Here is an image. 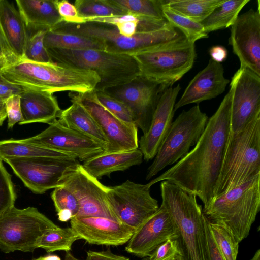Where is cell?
I'll return each mask as SVG.
<instances>
[{
  "mask_svg": "<svg viewBox=\"0 0 260 260\" xmlns=\"http://www.w3.org/2000/svg\"><path fill=\"white\" fill-rule=\"evenodd\" d=\"M231 97L230 88L216 111L208 119L194 147L174 166L146 184L148 187L167 181L199 197L204 207L212 201L230 131Z\"/></svg>",
  "mask_w": 260,
  "mask_h": 260,
  "instance_id": "6da1fadb",
  "label": "cell"
},
{
  "mask_svg": "<svg viewBox=\"0 0 260 260\" xmlns=\"http://www.w3.org/2000/svg\"><path fill=\"white\" fill-rule=\"evenodd\" d=\"M9 82L23 87L52 93L70 91L85 93L94 90L101 79L93 71L59 63H40L21 59L0 68Z\"/></svg>",
  "mask_w": 260,
  "mask_h": 260,
  "instance_id": "7a4b0ae2",
  "label": "cell"
},
{
  "mask_svg": "<svg viewBox=\"0 0 260 260\" xmlns=\"http://www.w3.org/2000/svg\"><path fill=\"white\" fill-rule=\"evenodd\" d=\"M161 205L172 222L183 260H210L203 209L197 197L167 181L161 182Z\"/></svg>",
  "mask_w": 260,
  "mask_h": 260,
  "instance_id": "3957f363",
  "label": "cell"
},
{
  "mask_svg": "<svg viewBox=\"0 0 260 260\" xmlns=\"http://www.w3.org/2000/svg\"><path fill=\"white\" fill-rule=\"evenodd\" d=\"M259 174L260 113L239 131H229L214 199Z\"/></svg>",
  "mask_w": 260,
  "mask_h": 260,
  "instance_id": "277c9868",
  "label": "cell"
},
{
  "mask_svg": "<svg viewBox=\"0 0 260 260\" xmlns=\"http://www.w3.org/2000/svg\"><path fill=\"white\" fill-rule=\"evenodd\" d=\"M260 208V174L214 198L203 213L210 222L225 226L241 242L246 238Z\"/></svg>",
  "mask_w": 260,
  "mask_h": 260,
  "instance_id": "5b68a950",
  "label": "cell"
},
{
  "mask_svg": "<svg viewBox=\"0 0 260 260\" xmlns=\"http://www.w3.org/2000/svg\"><path fill=\"white\" fill-rule=\"evenodd\" d=\"M52 62L94 71L101 81L95 90L127 83L140 76L138 63L131 55L114 53L104 50L47 49Z\"/></svg>",
  "mask_w": 260,
  "mask_h": 260,
  "instance_id": "8992f818",
  "label": "cell"
},
{
  "mask_svg": "<svg viewBox=\"0 0 260 260\" xmlns=\"http://www.w3.org/2000/svg\"><path fill=\"white\" fill-rule=\"evenodd\" d=\"M54 28L63 32L98 38L104 43L105 51L131 55L186 38L179 29L172 25L152 31L137 32L132 37L121 35L114 25L94 22L81 24L62 22Z\"/></svg>",
  "mask_w": 260,
  "mask_h": 260,
  "instance_id": "52a82bcc",
  "label": "cell"
},
{
  "mask_svg": "<svg viewBox=\"0 0 260 260\" xmlns=\"http://www.w3.org/2000/svg\"><path fill=\"white\" fill-rule=\"evenodd\" d=\"M132 55L138 63L140 76L166 89L192 68L196 57L195 43L185 38Z\"/></svg>",
  "mask_w": 260,
  "mask_h": 260,
  "instance_id": "ba28073f",
  "label": "cell"
},
{
  "mask_svg": "<svg viewBox=\"0 0 260 260\" xmlns=\"http://www.w3.org/2000/svg\"><path fill=\"white\" fill-rule=\"evenodd\" d=\"M208 119L198 105L187 111H183L172 122L153 162L148 167L146 180L183 158L190 148L198 142Z\"/></svg>",
  "mask_w": 260,
  "mask_h": 260,
  "instance_id": "9c48e42d",
  "label": "cell"
},
{
  "mask_svg": "<svg viewBox=\"0 0 260 260\" xmlns=\"http://www.w3.org/2000/svg\"><path fill=\"white\" fill-rule=\"evenodd\" d=\"M57 226L34 207H11L0 215V250L33 252L39 238L48 230Z\"/></svg>",
  "mask_w": 260,
  "mask_h": 260,
  "instance_id": "30bf717a",
  "label": "cell"
},
{
  "mask_svg": "<svg viewBox=\"0 0 260 260\" xmlns=\"http://www.w3.org/2000/svg\"><path fill=\"white\" fill-rule=\"evenodd\" d=\"M150 189L147 184L130 180L108 186V201L116 220L135 232L154 214L159 207Z\"/></svg>",
  "mask_w": 260,
  "mask_h": 260,
  "instance_id": "8fae6325",
  "label": "cell"
},
{
  "mask_svg": "<svg viewBox=\"0 0 260 260\" xmlns=\"http://www.w3.org/2000/svg\"><path fill=\"white\" fill-rule=\"evenodd\" d=\"M3 160L27 188L39 194L61 186L66 175L79 163L77 160L46 157L7 158Z\"/></svg>",
  "mask_w": 260,
  "mask_h": 260,
  "instance_id": "7c38bea8",
  "label": "cell"
},
{
  "mask_svg": "<svg viewBox=\"0 0 260 260\" xmlns=\"http://www.w3.org/2000/svg\"><path fill=\"white\" fill-rule=\"evenodd\" d=\"M69 96L87 110L104 134L108 145L104 153L126 151L139 148L137 126L126 123L111 113L98 102L94 90L85 93H70Z\"/></svg>",
  "mask_w": 260,
  "mask_h": 260,
  "instance_id": "4fadbf2b",
  "label": "cell"
},
{
  "mask_svg": "<svg viewBox=\"0 0 260 260\" xmlns=\"http://www.w3.org/2000/svg\"><path fill=\"white\" fill-rule=\"evenodd\" d=\"M62 186L70 190L78 200L77 216L102 217L117 221L108 201V186L88 173L82 165L78 163L72 168Z\"/></svg>",
  "mask_w": 260,
  "mask_h": 260,
  "instance_id": "5bb4252c",
  "label": "cell"
},
{
  "mask_svg": "<svg viewBox=\"0 0 260 260\" xmlns=\"http://www.w3.org/2000/svg\"><path fill=\"white\" fill-rule=\"evenodd\" d=\"M21 140L25 142L67 153L84 162L105 151V147L102 145L67 127L57 119L37 135Z\"/></svg>",
  "mask_w": 260,
  "mask_h": 260,
  "instance_id": "9a60e30c",
  "label": "cell"
},
{
  "mask_svg": "<svg viewBox=\"0 0 260 260\" xmlns=\"http://www.w3.org/2000/svg\"><path fill=\"white\" fill-rule=\"evenodd\" d=\"M232 97L230 131L236 132L260 113V76L240 68L230 82Z\"/></svg>",
  "mask_w": 260,
  "mask_h": 260,
  "instance_id": "2e32d148",
  "label": "cell"
},
{
  "mask_svg": "<svg viewBox=\"0 0 260 260\" xmlns=\"http://www.w3.org/2000/svg\"><path fill=\"white\" fill-rule=\"evenodd\" d=\"M165 90L160 85L139 76L127 83L103 91L131 108L138 128L144 134L150 127L159 98Z\"/></svg>",
  "mask_w": 260,
  "mask_h": 260,
  "instance_id": "e0dca14e",
  "label": "cell"
},
{
  "mask_svg": "<svg viewBox=\"0 0 260 260\" xmlns=\"http://www.w3.org/2000/svg\"><path fill=\"white\" fill-rule=\"evenodd\" d=\"M229 39L240 67L260 76V11L250 9L239 15L231 26Z\"/></svg>",
  "mask_w": 260,
  "mask_h": 260,
  "instance_id": "ac0fdd59",
  "label": "cell"
},
{
  "mask_svg": "<svg viewBox=\"0 0 260 260\" xmlns=\"http://www.w3.org/2000/svg\"><path fill=\"white\" fill-rule=\"evenodd\" d=\"M71 228L79 239L91 244L117 246L127 243L134 231L115 220L102 217L76 216Z\"/></svg>",
  "mask_w": 260,
  "mask_h": 260,
  "instance_id": "d6986e66",
  "label": "cell"
},
{
  "mask_svg": "<svg viewBox=\"0 0 260 260\" xmlns=\"http://www.w3.org/2000/svg\"><path fill=\"white\" fill-rule=\"evenodd\" d=\"M172 220L161 204L157 211L133 233L125 251L140 258L149 257L160 244L169 239H175Z\"/></svg>",
  "mask_w": 260,
  "mask_h": 260,
  "instance_id": "ffe728a7",
  "label": "cell"
},
{
  "mask_svg": "<svg viewBox=\"0 0 260 260\" xmlns=\"http://www.w3.org/2000/svg\"><path fill=\"white\" fill-rule=\"evenodd\" d=\"M181 89L180 84L166 89L161 94L148 131L140 138L138 148L143 159L148 161L154 158L173 122L174 106Z\"/></svg>",
  "mask_w": 260,
  "mask_h": 260,
  "instance_id": "44dd1931",
  "label": "cell"
},
{
  "mask_svg": "<svg viewBox=\"0 0 260 260\" xmlns=\"http://www.w3.org/2000/svg\"><path fill=\"white\" fill-rule=\"evenodd\" d=\"M229 82L224 76L221 63L210 59L206 67L190 81L175 104V111L186 105L199 104L217 97L225 91Z\"/></svg>",
  "mask_w": 260,
  "mask_h": 260,
  "instance_id": "7402d4cb",
  "label": "cell"
},
{
  "mask_svg": "<svg viewBox=\"0 0 260 260\" xmlns=\"http://www.w3.org/2000/svg\"><path fill=\"white\" fill-rule=\"evenodd\" d=\"M19 95L23 118L20 125L35 122L50 124L58 119L61 110L53 93L23 87Z\"/></svg>",
  "mask_w": 260,
  "mask_h": 260,
  "instance_id": "603a6c76",
  "label": "cell"
},
{
  "mask_svg": "<svg viewBox=\"0 0 260 260\" xmlns=\"http://www.w3.org/2000/svg\"><path fill=\"white\" fill-rule=\"evenodd\" d=\"M0 30L18 61L24 58L27 30L18 10L7 0H0Z\"/></svg>",
  "mask_w": 260,
  "mask_h": 260,
  "instance_id": "cb8c5ba5",
  "label": "cell"
},
{
  "mask_svg": "<svg viewBox=\"0 0 260 260\" xmlns=\"http://www.w3.org/2000/svg\"><path fill=\"white\" fill-rule=\"evenodd\" d=\"M27 29L53 28L63 22L55 0H16Z\"/></svg>",
  "mask_w": 260,
  "mask_h": 260,
  "instance_id": "d4e9b609",
  "label": "cell"
},
{
  "mask_svg": "<svg viewBox=\"0 0 260 260\" xmlns=\"http://www.w3.org/2000/svg\"><path fill=\"white\" fill-rule=\"evenodd\" d=\"M143 155L138 148L129 151L103 153L82 165L85 170L99 179L103 176H109L116 171H125L130 167L142 163Z\"/></svg>",
  "mask_w": 260,
  "mask_h": 260,
  "instance_id": "484cf974",
  "label": "cell"
},
{
  "mask_svg": "<svg viewBox=\"0 0 260 260\" xmlns=\"http://www.w3.org/2000/svg\"><path fill=\"white\" fill-rule=\"evenodd\" d=\"M71 105L61 110L57 119L68 128L74 130L97 142L106 149L107 140L96 123L78 102L71 100Z\"/></svg>",
  "mask_w": 260,
  "mask_h": 260,
  "instance_id": "4316f807",
  "label": "cell"
},
{
  "mask_svg": "<svg viewBox=\"0 0 260 260\" xmlns=\"http://www.w3.org/2000/svg\"><path fill=\"white\" fill-rule=\"evenodd\" d=\"M46 157L64 160H77L65 152L25 142L22 140L0 141V160L7 158Z\"/></svg>",
  "mask_w": 260,
  "mask_h": 260,
  "instance_id": "83f0119b",
  "label": "cell"
},
{
  "mask_svg": "<svg viewBox=\"0 0 260 260\" xmlns=\"http://www.w3.org/2000/svg\"><path fill=\"white\" fill-rule=\"evenodd\" d=\"M45 48L72 50L98 49L105 50V45L101 40L92 37L66 32L52 28L47 30L44 39Z\"/></svg>",
  "mask_w": 260,
  "mask_h": 260,
  "instance_id": "f1b7e54d",
  "label": "cell"
},
{
  "mask_svg": "<svg viewBox=\"0 0 260 260\" xmlns=\"http://www.w3.org/2000/svg\"><path fill=\"white\" fill-rule=\"evenodd\" d=\"M249 2L250 0H224L200 22L205 32L208 34L231 26L241 10Z\"/></svg>",
  "mask_w": 260,
  "mask_h": 260,
  "instance_id": "f546056e",
  "label": "cell"
},
{
  "mask_svg": "<svg viewBox=\"0 0 260 260\" xmlns=\"http://www.w3.org/2000/svg\"><path fill=\"white\" fill-rule=\"evenodd\" d=\"M163 6L197 22L204 20L224 0H161Z\"/></svg>",
  "mask_w": 260,
  "mask_h": 260,
  "instance_id": "4dcf8cb0",
  "label": "cell"
},
{
  "mask_svg": "<svg viewBox=\"0 0 260 260\" xmlns=\"http://www.w3.org/2000/svg\"><path fill=\"white\" fill-rule=\"evenodd\" d=\"M79 238L71 227L56 226L46 231L38 240L37 248L47 252L56 251H70L73 244Z\"/></svg>",
  "mask_w": 260,
  "mask_h": 260,
  "instance_id": "1f68e13d",
  "label": "cell"
},
{
  "mask_svg": "<svg viewBox=\"0 0 260 260\" xmlns=\"http://www.w3.org/2000/svg\"><path fill=\"white\" fill-rule=\"evenodd\" d=\"M74 5L85 19L120 16L128 12L113 0H76Z\"/></svg>",
  "mask_w": 260,
  "mask_h": 260,
  "instance_id": "d6a6232c",
  "label": "cell"
},
{
  "mask_svg": "<svg viewBox=\"0 0 260 260\" xmlns=\"http://www.w3.org/2000/svg\"><path fill=\"white\" fill-rule=\"evenodd\" d=\"M208 224L214 241L224 260H237L240 242L234 235L221 223L208 221Z\"/></svg>",
  "mask_w": 260,
  "mask_h": 260,
  "instance_id": "836d02e7",
  "label": "cell"
},
{
  "mask_svg": "<svg viewBox=\"0 0 260 260\" xmlns=\"http://www.w3.org/2000/svg\"><path fill=\"white\" fill-rule=\"evenodd\" d=\"M162 2V1H161ZM164 16L169 23L179 29L190 42L195 43L199 39L208 37L200 22L190 20L180 15L162 4Z\"/></svg>",
  "mask_w": 260,
  "mask_h": 260,
  "instance_id": "e575fe53",
  "label": "cell"
},
{
  "mask_svg": "<svg viewBox=\"0 0 260 260\" xmlns=\"http://www.w3.org/2000/svg\"><path fill=\"white\" fill-rule=\"evenodd\" d=\"M123 9L142 17L156 21L167 20L162 8L161 0H113Z\"/></svg>",
  "mask_w": 260,
  "mask_h": 260,
  "instance_id": "d590c367",
  "label": "cell"
},
{
  "mask_svg": "<svg viewBox=\"0 0 260 260\" xmlns=\"http://www.w3.org/2000/svg\"><path fill=\"white\" fill-rule=\"evenodd\" d=\"M51 198L60 221L66 222L77 216L79 203L75 195L68 188L63 186L55 188L51 193Z\"/></svg>",
  "mask_w": 260,
  "mask_h": 260,
  "instance_id": "8d00e7d4",
  "label": "cell"
},
{
  "mask_svg": "<svg viewBox=\"0 0 260 260\" xmlns=\"http://www.w3.org/2000/svg\"><path fill=\"white\" fill-rule=\"evenodd\" d=\"M27 30V38L23 59L40 63L53 62L44 44V37L48 30L39 29Z\"/></svg>",
  "mask_w": 260,
  "mask_h": 260,
  "instance_id": "74e56055",
  "label": "cell"
},
{
  "mask_svg": "<svg viewBox=\"0 0 260 260\" xmlns=\"http://www.w3.org/2000/svg\"><path fill=\"white\" fill-rule=\"evenodd\" d=\"M94 91L98 102L114 116L126 123L137 126L135 115L125 103L103 90L94 89Z\"/></svg>",
  "mask_w": 260,
  "mask_h": 260,
  "instance_id": "f35d334b",
  "label": "cell"
},
{
  "mask_svg": "<svg viewBox=\"0 0 260 260\" xmlns=\"http://www.w3.org/2000/svg\"><path fill=\"white\" fill-rule=\"evenodd\" d=\"M16 198L11 176L0 160V215L14 206Z\"/></svg>",
  "mask_w": 260,
  "mask_h": 260,
  "instance_id": "ab89813d",
  "label": "cell"
},
{
  "mask_svg": "<svg viewBox=\"0 0 260 260\" xmlns=\"http://www.w3.org/2000/svg\"><path fill=\"white\" fill-rule=\"evenodd\" d=\"M179 256H181V253L177 241L174 239H169L158 246L148 257V259L175 260Z\"/></svg>",
  "mask_w": 260,
  "mask_h": 260,
  "instance_id": "60d3db41",
  "label": "cell"
},
{
  "mask_svg": "<svg viewBox=\"0 0 260 260\" xmlns=\"http://www.w3.org/2000/svg\"><path fill=\"white\" fill-rule=\"evenodd\" d=\"M55 4L63 22L74 24L86 23L85 19L79 14L75 5L68 1L55 0Z\"/></svg>",
  "mask_w": 260,
  "mask_h": 260,
  "instance_id": "b9f144b4",
  "label": "cell"
},
{
  "mask_svg": "<svg viewBox=\"0 0 260 260\" xmlns=\"http://www.w3.org/2000/svg\"><path fill=\"white\" fill-rule=\"evenodd\" d=\"M5 108L9 128L13 127L16 123L23 121L19 94H14L7 99L5 101Z\"/></svg>",
  "mask_w": 260,
  "mask_h": 260,
  "instance_id": "7bdbcfd3",
  "label": "cell"
},
{
  "mask_svg": "<svg viewBox=\"0 0 260 260\" xmlns=\"http://www.w3.org/2000/svg\"><path fill=\"white\" fill-rule=\"evenodd\" d=\"M204 224L210 260H224L214 241L209 227L208 219L205 216L204 217Z\"/></svg>",
  "mask_w": 260,
  "mask_h": 260,
  "instance_id": "ee69618b",
  "label": "cell"
},
{
  "mask_svg": "<svg viewBox=\"0 0 260 260\" xmlns=\"http://www.w3.org/2000/svg\"><path fill=\"white\" fill-rule=\"evenodd\" d=\"M23 87L8 81L0 74V98L6 100L14 94H19Z\"/></svg>",
  "mask_w": 260,
  "mask_h": 260,
  "instance_id": "f6af8a7d",
  "label": "cell"
},
{
  "mask_svg": "<svg viewBox=\"0 0 260 260\" xmlns=\"http://www.w3.org/2000/svg\"><path fill=\"white\" fill-rule=\"evenodd\" d=\"M85 260H130L128 257L115 254L110 249L106 251L87 252Z\"/></svg>",
  "mask_w": 260,
  "mask_h": 260,
  "instance_id": "bcb514c9",
  "label": "cell"
},
{
  "mask_svg": "<svg viewBox=\"0 0 260 260\" xmlns=\"http://www.w3.org/2000/svg\"><path fill=\"white\" fill-rule=\"evenodd\" d=\"M145 19L139 21H129L118 23L115 25L118 32L125 37H132L138 31L141 23Z\"/></svg>",
  "mask_w": 260,
  "mask_h": 260,
  "instance_id": "7dc6e473",
  "label": "cell"
},
{
  "mask_svg": "<svg viewBox=\"0 0 260 260\" xmlns=\"http://www.w3.org/2000/svg\"><path fill=\"white\" fill-rule=\"evenodd\" d=\"M0 58L4 67L18 61L16 57L11 52L9 49L3 36L0 30Z\"/></svg>",
  "mask_w": 260,
  "mask_h": 260,
  "instance_id": "c3c4849f",
  "label": "cell"
},
{
  "mask_svg": "<svg viewBox=\"0 0 260 260\" xmlns=\"http://www.w3.org/2000/svg\"><path fill=\"white\" fill-rule=\"evenodd\" d=\"M209 53L211 59L215 62L221 63L226 59L228 56V51L221 46H215L211 48Z\"/></svg>",
  "mask_w": 260,
  "mask_h": 260,
  "instance_id": "681fc988",
  "label": "cell"
},
{
  "mask_svg": "<svg viewBox=\"0 0 260 260\" xmlns=\"http://www.w3.org/2000/svg\"><path fill=\"white\" fill-rule=\"evenodd\" d=\"M5 101V100L0 98V126L3 124L4 121L7 118Z\"/></svg>",
  "mask_w": 260,
  "mask_h": 260,
  "instance_id": "f907efd6",
  "label": "cell"
},
{
  "mask_svg": "<svg viewBox=\"0 0 260 260\" xmlns=\"http://www.w3.org/2000/svg\"><path fill=\"white\" fill-rule=\"evenodd\" d=\"M64 260H81L75 257L70 251L66 252Z\"/></svg>",
  "mask_w": 260,
  "mask_h": 260,
  "instance_id": "816d5d0a",
  "label": "cell"
},
{
  "mask_svg": "<svg viewBox=\"0 0 260 260\" xmlns=\"http://www.w3.org/2000/svg\"><path fill=\"white\" fill-rule=\"evenodd\" d=\"M47 260H61V258L56 255H48L46 256Z\"/></svg>",
  "mask_w": 260,
  "mask_h": 260,
  "instance_id": "f5cc1de1",
  "label": "cell"
},
{
  "mask_svg": "<svg viewBox=\"0 0 260 260\" xmlns=\"http://www.w3.org/2000/svg\"><path fill=\"white\" fill-rule=\"evenodd\" d=\"M250 260H260V249H258Z\"/></svg>",
  "mask_w": 260,
  "mask_h": 260,
  "instance_id": "db71d44e",
  "label": "cell"
},
{
  "mask_svg": "<svg viewBox=\"0 0 260 260\" xmlns=\"http://www.w3.org/2000/svg\"><path fill=\"white\" fill-rule=\"evenodd\" d=\"M35 260H47L46 256L40 257Z\"/></svg>",
  "mask_w": 260,
  "mask_h": 260,
  "instance_id": "11a10c76",
  "label": "cell"
},
{
  "mask_svg": "<svg viewBox=\"0 0 260 260\" xmlns=\"http://www.w3.org/2000/svg\"><path fill=\"white\" fill-rule=\"evenodd\" d=\"M175 260H183V259L182 258V257L181 256H179L178 257H177L176 259Z\"/></svg>",
  "mask_w": 260,
  "mask_h": 260,
  "instance_id": "9f6ffc18",
  "label": "cell"
},
{
  "mask_svg": "<svg viewBox=\"0 0 260 260\" xmlns=\"http://www.w3.org/2000/svg\"><path fill=\"white\" fill-rule=\"evenodd\" d=\"M2 66H3V63H2V60L0 58V68L2 67Z\"/></svg>",
  "mask_w": 260,
  "mask_h": 260,
  "instance_id": "6f0895ef",
  "label": "cell"
},
{
  "mask_svg": "<svg viewBox=\"0 0 260 260\" xmlns=\"http://www.w3.org/2000/svg\"><path fill=\"white\" fill-rule=\"evenodd\" d=\"M142 260H148V257H145V258H143Z\"/></svg>",
  "mask_w": 260,
  "mask_h": 260,
  "instance_id": "680465c9",
  "label": "cell"
}]
</instances>
